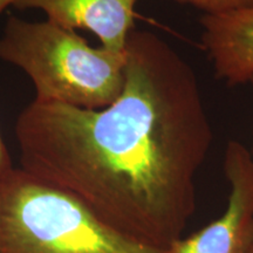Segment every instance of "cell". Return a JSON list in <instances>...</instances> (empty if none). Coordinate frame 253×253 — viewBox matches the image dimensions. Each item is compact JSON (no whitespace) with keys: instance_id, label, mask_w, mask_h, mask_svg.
<instances>
[{"instance_id":"6da1fadb","label":"cell","mask_w":253,"mask_h":253,"mask_svg":"<svg viewBox=\"0 0 253 253\" xmlns=\"http://www.w3.org/2000/svg\"><path fill=\"white\" fill-rule=\"evenodd\" d=\"M125 86L101 109L33 100L14 126L21 169L157 248L181 239L212 143L197 75L149 31L130 33Z\"/></svg>"},{"instance_id":"7a4b0ae2","label":"cell","mask_w":253,"mask_h":253,"mask_svg":"<svg viewBox=\"0 0 253 253\" xmlns=\"http://www.w3.org/2000/svg\"><path fill=\"white\" fill-rule=\"evenodd\" d=\"M0 60L21 69L34 101L101 109L122 93L126 53L93 47L75 31L49 20L9 15L0 37Z\"/></svg>"},{"instance_id":"3957f363","label":"cell","mask_w":253,"mask_h":253,"mask_svg":"<svg viewBox=\"0 0 253 253\" xmlns=\"http://www.w3.org/2000/svg\"><path fill=\"white\" fill-rule=\"evenodd\" d=\"M0 253H170L108 225L61 189L12 168L0 178Z\"/></svg>"},{"instance_id":"277c9868","label":"cell","mask_w":253,"mask_h":253,"mask_svg":"<svg viewBox=\"0 0 253 253\" xmlns=\"http://www.w3.org/2000/svg\"><path fill=\"white\" fill-rule=\"evenodd\" d=\"M230 194L224 212L203 229L182 237L170 253H250L253 245V154L238 141L226 145L223 161Z\"/></svg>"},{"instance_id":"5b68a950","label":"cell","mask_w":253,"mask_h":253,"mask_svg":"<svg viewBox=\"0 0 253 253\" xmlns=\"http://www.w3.org/2000/svg\"><path fill=\"white\" fill-rule=\"evenodd\" d=\"M138 0H18V9H40L52 21L68 30H87L101 47L126 53L134 31L135 6Z\"/></svg>"},{"instance_id":"8992f818","label":"cell","mask_w":253,"mask_h":253,"mask_svg":"<svg viewBox=\"0 0 253 253\" xmlns=\"http://www.w3.org/2000/svg\"><path fill=\"white\" fill-rule=\"evenodd\" d=\"M202 43L217 78L229 86L253 79V8L226 14H204Z\"/></svg>"},{"instance_id":"52a82bcc","label":"cell","mask_w":253,"mask_h":253,"mask_svg":"<svg viewBox=\"0 0 253 253\" xmlns=\"http://www.w3.org/2000/svg\"><path fill=\"white\" fill-rule=\"evenodd\" d=\"M201 9L204 14H226L253 8V0H178Z\"/></svg>"},{"instance_id":"ba28073f","label":"cell","mask_w":253,"mask_h":253,"mask_svg":"<svg viewBox=\"0 0 253 253\" xmlns=\"http://www.w3.org/2000/svg\"><path fill=\"white\" fill-rule=\"evenodd\" d=\"M12 168H13V164H12L11 156H9L7 147H6L1 131H0V178L5 173H7Z\"/></svg>"},{"instance_id":"9c48e42d","label":"cell","mask_w":253,"mask_h":253,"mask_svg":"<svg viewBox=\"0 0 253 253\" xmlns=\"http://www.w3.org/2000/svg\"><path fill=\"white\" fill-rule=\"evenodd\" d=\"M18 0H0V15L6 11L8 6H14Z\"/></svg>"},{"instance_id":"30bf717a","label":"cell","mask_w":253,"mask_h":253,"mask_svg":"<svg viewBox=\"0 0 253 253\" xmlns=\"http://www.w3.org/2000/svg\"><path fill=\"white\" fill-rule=\"evenodd\" d=\"M250 84H251L252 86H253V79H252L251 81H250ZM250 253H253V245H252V249H251V251H250Z\"/></svg>"}]
</instances>
